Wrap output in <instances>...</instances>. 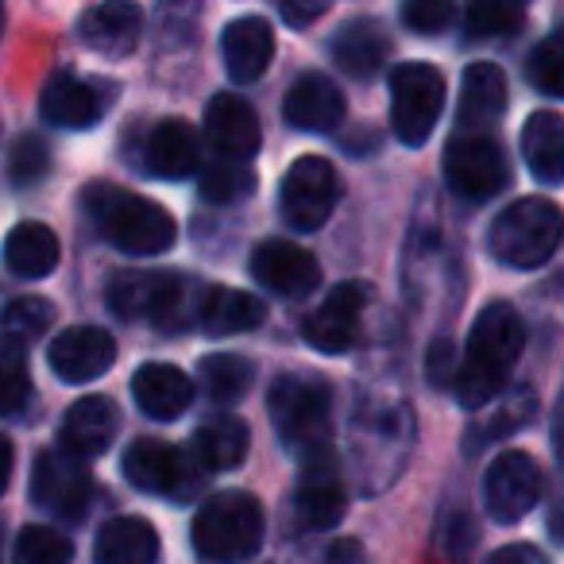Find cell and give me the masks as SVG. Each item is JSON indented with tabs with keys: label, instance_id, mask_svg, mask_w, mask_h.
<instances>
[{
	"label": "cell",
	"instance_id": "44dd1931",
	"mask_svg": "<svg viewBox=\"0 0 564 564\" xmlns=\"http://www.w3.org/2000/svg\"><path fill=\"white\" fill-rule=\"evenodd\" d=\"M282 117L299 132H333L345 120V94L325 74H302L282 101Z\"/></svg>",
	"mask_w": 564,
	"mask_h": 564
},
{
	"label": "cell",
	"instance_id": "74e56055",
	"mask_svg": "<svg viewBox=\"0 0 564 564\" xmlns=\"http://www.w3.org/2000/svg\"><path fill=\"white\" fill-rule=\"evenodd\" d=\"M533 414H538V394H533L530 387H514L510 394H502V402L495 406V414L484 422V433H479L476 445H471V448H479L484 441H495V437H507V433H518L525 422H530Z\"/></svg>",
	"mask_w": 564,
	"mask_h": 564
},
{
	"label": "cell",
	"instance_id": "9a60e30c",
	"mask_svg": "<svg viewBox=\"0 0 564 564\" xmlns=\"http://www.w3.org/2000/svg\"><path fill=\"white\" fill-rule=\"evenodd\" d=\"M251 274L279 299H306L322 282V267L306 248L286 240H263L251 251Z\"/></svg>",
	"mask_w": 564,
	"mask_h": 564
},
{
	"label": "cell",
	"instance_id": "d4e9b609",
	"mask_svg": "<svg viewBox=\"0 0 564 564\" xmlns=\"http://www.w3.org/2000/svg\"><path fill=\"white\" fill-rule=\"evenodd\" d=\"M97 564H159V533L148 518L120 514L97 530L94 541Z\"/></svg>",
	"mask_w": 564,
	"mask_h": 564
},
{
	"label": "cell",
	"instance_id": "f35d334b",
	"mask_svg": "<svg viewBox=\"0 0 564 564\" xmlns=\"http://www.w3.org/2000/svg\"><path fill=\"white\" fill-rule=\"evenodd\" d=\"M51 171V148L40 135H20L9 151V178L17 189H28Z\"/></svg>",
	"mask_w": 564,
	"mask_h": 564
},
{
	"label": "cell",
	"instance_id": "f1b7e54d",
	"mask_svg": "<svg viewBox=\"0 0 564 564\" xmlns=\"http://www.w3.org/2000/svg\"><path fill=\"white\" fill-rule=\"evenodd\" d=\"M4 267L17 279H47L58 267V236L40 220H24L4 236Z\"/></svg>",
	"mask_w": 564,
	"mask_h": 564
},
{
	"label": "cell",
	"instance_id": "ee69618b",
	"mask_svg": "<svg viewBox=\"0 0 564 564\" xmlns=\"http://www.w3.org/2000/svg\"><path fill=\"white\" fill-rule=\"evenodd\" d=\"M484 564H549V556L541 553V549L525 545V541H514V545L495 549V553L487 556Z\"/></svg>",
	"mask_w": 564,
	"mask_h": 564
},
{
	"label": "cell",
	"instance_id": "bcb514c9",
	"mask_svg": "<svg viewBox=\"0 0 564 564\" xmlns=\"http://www.w3.org/2000/svg\"><path fill=\"white\" fill-rule=\"evenodd\" d=\"M12 468H17V448H12V441L4 437V433H0V495L9 491Z\"/></svg>",
	"mask_w": 564,
	"mask_h": 564
},
{
	"label": "cell",
	"instance_id": "484cf974",
	"mask_svg": "<svg viewBox=\"0 0 564 564\" xmlns=\"http://www.w3.org/2000/svg\"><path fill=\"white\" fill-rule=\"evenodd\" d=\"M507 112V74L495 63H476L460 82V132H484Z\"/></svg>",
	"mask_w": 564,
	"mask_h": 564
},
{
	"label": "cell",
	"instance_id": "7dc6e473",
	"mask_svg": "<svg viewBox=\"0 0 564 564\" xmlns=\"http://www.w3.org/2000/svg\"><path fill=\"white\" fill-rule=\"evenodd\" d=\"M0 32H4V0H0Z\"/></svg>",
	"mask_w": 564,
	"mask_h": 564
},
{
	"label": "cell",
	"instance_id": "d590c367",
	"mask_svg": "<svg viewBox=\"0 0 564 564\" xmlns=\"http://www.w3.org/2000/svg\"><path fill=\"white\" fill-rule=\"evenodd\" d=\"M205 202L213 205H232L240 197H248L256 189V174H251L248 163H236V159H213L202 171V182H197Z\"/></svg>",
	"mask_w": 564,
	"mask_h": 564
},
{
	"label": "cell",
	"instance_id": "60d3db41",
	"mask_svg": "<svg viewBox=\"0 0 564 564\" xmlns=\"http://www.w3.org/2000/svg\"><path fill=\"white\" fill-rule=\"evenodd\" d=\"M453 17H456V0H406V4H402V24L414 35L448 32Z\"/></svg>",
	"mask_w": 564,
	"mask_h": 564
},
{
	"label": "cell",
	"instance_id": "4316f807",
	"mask_svg": "<svg viewBox=\"0 0 564 564\" xmlns=\"http://www.w3.org/2000/svg\"><path fill=\"white\" fill-rule=\"evenodd\" d=\"M333 63L352 78H376L391 58V40L376 20H352L329 43Z\"/></svg>",
	"mask_w": 564,
	"mask_h": 564
},
{
	"label": "cell",
	"instance_id": "4dcf8cb0",
	"mask_svg": "<svg viewBox=\"0 0 564 564\" xmlns=\"http://www.w3.org/2000/svg\"><path fill=\"white\" fill-rule=\"evenodd\" d=\"M522 159L530 174L556 186L564 174V120L556 112H533L522 128Z\"/></svg>",
	"mask_w": 564,
	"mask_h": 564
},
{
	"label": "cell",
	"instance_id": "8d00e7d4",
	"mask_svg": "<svg viewBox=\"0 0 564 564\" xmlns=\"http://www.w3.org/2000/svg\"><path fill=\"white\" fill-rule=\"evenodd\" d=\"M55 322V306L47 299H17L0 310V337L17 340V345H32Z\"/></svg>",
	"mask_w": 564,
	"mask_h": 564
},
{
	"label": "cell",
	"instance_id": "5b68a950",
	"mask_svg": "<svg viewBox=\"0 0 564 564\" xmlns=\"http://www.w3.org/2000/svg\"><path fill=\"white\" fill-rule=\"evenodd\" d=\"M267 414L286 448L299 456L329 448L333 391L317 376H279L267 394Z\"/></svg>",
	"mask_w": 564,
	"mask_h": 564
},
{
	"label": "cell",
	"instance_id": "f6af8a7d",
	"mask_svg": "<svg viewBox=\"0 0 564 564\" xmlns=\"http://www.w3.org/2000/svg\"><path fill=\"white\" fill-rule=\"evenodd\" d=\"M325 564H364V545L356 538L333 541L329 553H325Z\"/></svg>",
	"mask_w": 564,
	"mask_h": 564
},
{
	"label": "cell",
	"instance_id": "7402d4cb",
	"mask_svg": "<svg viewBox=\"0 0 564 564\" xmlns=\"http://www.w3.org/2000/svg\"><path fill=\"white\" fill-rule=\"evenodd\" d=\"M132 399L155 422H174L194 402V379L174 364H143L132 376Z\"/></svg>",
	"mask_w": 564,
	"mask_h": 564
},
{
	"label": "cell",
	"instance_id": "9c48e42d",
	"mask_svg": "<svg viewBox=\"0 0 564 564\" xmlns=\"http://www.w3.org/2000/svg\"><path fill=\"white\" fill-rule=\"evenodd\" d=\"M282 217L299 232H317L333 217L340 202V178L337 166L322 155H302L282 178Z\"/></svg>",
	"mask_w": 564,
	"mask_h": 564
},
{
	"label": "cell",
	"instance_id": "6da1fadb",
	"mask_svg": "<svg viewBox=\"0 0 564 564\" xmlns=\"http://www.w3.org/2000/svg\"><path fill=\"white\" fill-rule=\"evenodd\" d=\"M525 345V325L507 302H491L471 322V337L464 360L453 371L456 402L464 410H484L507 391L510 368L518 364Z\"/></svg>",
	"mask_w": 564,
	"mask_h": 564
},
{
	"label": "cell",
	"instance_id": "836d02e7",
	"mask_svg": "<svg viewBox=\"0 0 564 564\" xmlns=\"http://www.w3.org/2000/svg\"><path fill=\"white\" fill-rule=\"evenodd\" d=\"M464 24L471 40H502L525 24V4L522 0H468Z\"/></svg>",
	"mask_w": 564,
	"mask_h": 564
},
{
	"label": "cell",
	"instance_id": "ba28073f",
	"mask_svg": "<svg viewBox=\"0 0 564 564\" xmlns=\"http://www.w3.org/2000/svg\"><path fill=\"white\" fill-rule=\"evenodd\" d=\"M124 479L143 495H163V499L186 502L202 484V468L171 441L140 437L124 453Z\"/></svg>",
	"mask_w": 564,
	"mask_h": 564
},
{
	"label": "cell",
	"instance_id": "7a4b0ae2",
	"mask_svg": "<svg viewBox=\"0 0 564 564\" xmlns=\"http://www.w3.org/2000/svg\"><path fill=\"white\" fill-rule=\"evenodd\" d=\"M267 518L256 495L217 491L194 514V553L205 564H248L263 545Z\"/></svg>",
	"mask_w": 564,
	"mask_h": 564
},
{
	"label": "cell",
	"instance_id": "ffe728a7",
	"mask_svg": "<svg viewBox=\"0 0 564 564\" xmlns=\"http://www.w3.org/2000/svg\"><path fill=\"white\" fill-rule=\"evenodd\" d=\"M220 58H225V70L236 86H251L267 74L274 58V32L267 20L259 17H240L225 28L220 35Z\"/></svg>",
	"mask_w": 564,
	"mask_h": 564
},
{
	"label": "cell",
	"instance_id": "f546056e",
	"mask_svg": "<svg viewBox=\"0 0 564 564\" xmlns=\"http://www.w3.org/2000/svg\"><path fill=\"white\" fill-rule=\"evenodd\" d=\"M248 425L232 414H217V417H205L202 430L194 437V456H197V468L202 471H232L243 464L248 456Z\"/></svg>",
	"mask_w": 564,
	"mask_h": 564
},
{
	"label": "cell",
	"instance_id": "3957f363",
	"mask_svg": "<svg viewBox=\"0 0 564 564\" xmlns=\"http://www.w3.org/2000/svg\"><path fill=\"white\" fill-rule=\"evenodd\" d=\"M86 205L105 240L117 251H128V256H163L178 236L174 217L151 197L97 182V186H89Z\"/></svg>",
	"mask_w": 564,
	"mask_h": 564
},
{
	"label": "cell",
	"instance_id": "c3c4849f",
	"mask_svg": "<svg viewBox=\"0 0 564 564\" xmlns=\"http://www.w3.org/2000/svg\"><path fill=\"white\" fill-rule=\"evenodd\" d=\"M522 4H525V0H522Z\"/></svg>",
	"mask_w": 564,
	"mask_h": 564
},
{
	"label": "cell",
	"instance_id": "7c38bea8",
	"mask_svg": "<svg viewBox=\"0 0 564 564\" xmlns=\"http://www.w3.org/2000/svg\"><path fill=\"white\" fill-rule=\"evenodd\" d=\"M541 502V468L530 453H510L495 456L491 468L484 476V507L495 522L510 525L522 522L533 507Z\"/></svg>",
	"mask_w": 564,
	"mask_h": 564
},
{
	"label": "cell",
	"instance_id": "83f0119b",
	"mask_svg": "<svg viewBox=\"0 0 564 564\" xmlns=\"http://www.w3.org/2000/svg\"><path fill=\"white\" fill-rule=\"evenodd\" d=\"M267 306L248 291H236V286H209V291L197 299V322L213 337H232V333H248L256 325H263Z\"/></svg>",
	"mask_w": 564,
	"mask_h": 564
},
{
	"label": "cell",
	"instance_id": "603a6c76",
	"mask_svg": "<svg viewBox=\"0 0 564 564\" xmlns=\"http://www.w3.org/2000/svg\"><path fill=\"white\" fill-rule=\"evenodd\" d=\"M40 112L47 124L55 128H70V132H86L101 120L105 112V97L94 82L74 78V74H58L47 82L40 97Z\"/></svg>",
	"mask_w": 564,
	"mask_h": 564
},
{
	"label": "cell",
	"instance_id": "e0dca14e",
	"mask_svg": "<svg viewBox=\"0 0 564 564\" xmlns=\"http://www.w3.org/2000/svg\"><path fill=\"white\" fill-rule=\"evenodd\" d=\"M205 140L213 143L217 159H236V163L256 159L263 143L256 109L240 94H217L205 105Z\"/></svg>",
	"mask_w": 564,
	"mask_h": 564
},
{
	"label": "cell",
	"instance_id": "d6986e66",
	"mask_svg": "<svg viewBox=\"0 0 564 564\" xmlns=\"http://www.w3.org/2000/svg\"><path fill=\"white\" fill-rule=\"evenodd\" d=\"M140 32H143V12L132 0H105V4H94L78 20V40L89 51L109 58L132 55L135 43H140Z\"/></svg>",
	"mask_w": 564,
	"mask_h": 564
},
{
	"label": "cell",
	"instance_id": "5bb4252c",
	"mask_svg": "<svg viewBox=\"0 0 564 564\" xmlns=\"http://www.w3.org/2000/svg\"><path fill=\"white\" fill-rule=\"evenodd\" d=\"M368 302L371 291L364 282H340V286H333L329 299L306 317V329L302 333H306L310 348H317L325 356H345L360 340Z\"/></svg>",
	"mask_w": 564,
	"mask_h": 564
},
{
	"label": "cell",
	"instance_id": "d6a6232c",
	"mask_svg": "<svg viewBox=\"0 0 564 564\" xmlns=\"http://www.w3.org/2000/svg\"><path fill=\"white\" fill-rule=\"evenodd\" d=\"M32 399V371H28V348L0 337V417H12Z\"/></svg>",
	"mask_w": 564,
	"mask_h": 564
},
{
	"label": "cell",
	"instance_id": "277c9868",
	"mask_svg": "<svg viewBox=\"0 0 564 564\" xmlns=\"http://www.w3.org/2000/svg\"><path fill=\"white\" fill-rule=\"evenodd\" d=\"M109 306L124 322H151L163 333H182L194 322V286L174 271H120L109 286Z\"/></svg>",
	"mask_w": 564,
	"mask_h": 564
},
{
	"label": "cell",
	"instance_id": "b9f144b4",
	"mask_svg": "<svg viewBox=\"0 0 564 564\" xmlns=\"http://www.w3.org/2000/svg\"><path fill=\"white\" fill-rule=\"evenodd\" d=\"M197 12H202V0H159V20H163L166 32L189 35Z\"/></svg>",
	"mask_w": 564,
	"mask_h": 564
},
{
	"label": "cell",
	"instance_id": "8992f818",
	"mask_svg": "<svg viewBox=\"0 0 564 564\" xmlns=\"http://www.w3.org/2000/svg\"><path fill=\"white\" fill-rule=\"evenodd\" d=\"M487 243L499 263L533 271V267L549 263L561 243V209L549 197H522L495 217Z\"/></svg>",
	"mask_w": 564,
	"mask_h": 564
},
{
	"label": "cell",
	"instance_id": "2e32d148",
	"mask_svg": "<svg viewBox=\"0 0 564 564\" xmlns=\"http://www.w3.org/2000/svg\"><path fill=\"white\" fill-rule=\"evenodd\" d=\"M117 360V340L97 325L63 329L47 348V364L63 383H94Z\"/></svg>",
	"mask_w": 564,
	"mask_h": 564
},
{
	"label": "cell",
	"instance_id": "8fae6325",
	"mask_svg": "<svg viewBox=\"0 0 564 564\" xmlns=\"http://www.w3.org/2000/svg\"><path fill=\"white\" fill-rule=\"evenodd\" d=\"M32 499L63 522H82L94 502V476H89L86 460L63 453V448L40 453L32 468Z\"/></svg>",
	"mask_w": 564,
	"mask_h": 564
},
{
	"label": "cell",
	"instance_id": "7bdbcfd3",
	"mask_svg": "<svg viewBox=\"0 0 564 564\" xmlns=\"http://www.w3.org/2000/svg\"><path fill=\"white\" fill-rule=\"evenodd\" d=\"M325 9H329V0H279L282 20H286L291 28L314 24L317 17H325Z\"/></svg>",
	"mask_w": 564,
	"mask_h": 564
},
{
	"label": "cell",
	"instance_id": "52a82bcc",
	"mask_svg": "<svg viewBox=\"0 0 564 564\" xmlns=\"http://www.w3.org/2000/svg\"><path fill=\"white\" fill-rule=\"evenodd\" d=\"M445 109V78L430 63H406L391 74V124L406 148H422Z\"/></svg>",
	"mask_w": 564,
	"mask_h": 564
},
{
	"label": "cell",
	"instance_id": "cb8c5ba5",
	"mask_svg": "<svg viewBox=\"0 0 564 564\" xmlns=\"http://www.w3.org/2000/svg\"><path fill=\"white\" fill-rule=\"evenodd\" d=\"M143 159H148V171L155 178L178 182L202 166V143H197L194 128L186 120H163V124L151 128Z\"/></svg>",
	"mask_w": 564,
	"mask_h": 564
},
{
	"label": "cell",
	"instance_id": "e575fe53",
	"mask_svg": "<svg viewBox=\"0 0 564 564\" xmlns=\"http://www.w3.org/2000/svg\"><path fill=\"white\" fill-rule=\"evenodd\" d=\"M74 541L55 525H24L12 545V564H70Z\"/></svg>",
	"mask_w": 564,
	"mask_h": 564
},
{
	"label": "cell",
	"instance_id": "ac0fdd59",
	"mask_svg": "<svg viewBox=\"0 0 564 564\" xmlns=\"http://www.w3.org/2000/svg\"><path fill=\"white\" fill-rule=\"evenodd\" d=\"M120 433V410L105 394H86L78 399L63 417V430H58V445L63 453L89 460V456H101L105 448L117 441Z\"/></svg>",
	"mask_w": 564,
	"mask_h": 564
},
{
	"label": "cell",
	"instance_id": "4fadbf2b",
	"mask_svg": "<svg viewBox=\"0 0 564 564\" xmlns=\"http://www.w3.org/2000/svg\"><path fill=\"white\" fill-rule=\"evenodd\" d=\"M345 484H340L333 448H317V453L302 456V476L299 491H294V525L299 530H333L345 518Z\"/></svg>",
	"mask_w": 564,
	"mask_h": 564
},
{
	"label": "cell",
	"instance_id": "30bf717a",
	"mask_svg": "<svg viewBox=\"0 0 564 564\" xmlns=\"http://www.w3.org/2000/svg\"><path fill=\"white\" fill-rule=\"evenodd\" d=\"M445 178L468 202H487L510 182V166L502 148L487 132H460L448 140Z\"/></svg>",
	"mask_w": 564,
	"mask_h": 564
},
{
	"label": "cell",
	"instance_id": "1f68e13d",
	"mask_svg": "<svg viewBox=\"0 0 564 564\" xmlns=\"http://www.w3.org/2000/svg\"><path fill=\"white\" fill-rule=\"evenodd\" d=\"M251 383H256V364H251L248 356L217 352V356H205L202 360V387L213 402H220V406L240 402L243 394L251 391Z\"/></svg>",
	"mask_w": 564,
	"mask_h": 564
},
{
	"label": "cell",
	"instance_id": "ab89813d",
	"mask_svg": "<svg viewBox=\"0 0 564 564\" xmlns=\"http://www.w3.org/2000/svg\"><path fill=\"white\" fill-rule=\"evenodd\" d=\"M530 82L541 89L545 97H561L564 94V51H561V35H549L533 47L530 55Z\"/></svg>",
	"mask_w": 564,
	"mask_h": 564
}]
</instances>
